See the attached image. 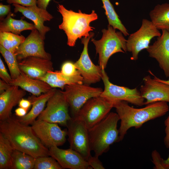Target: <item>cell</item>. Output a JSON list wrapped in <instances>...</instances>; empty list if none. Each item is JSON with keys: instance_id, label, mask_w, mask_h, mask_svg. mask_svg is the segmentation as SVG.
<instances>
[{"instance_id": "6da1fadb", "label": "cell", "mask_w": 169, "mask_h": 169, "mask_svg": "<svg viewBox=\"0 0 169 169\" xmlns=\"http://www.w3.org/2000/svg\"><path fill=\"white\" fill-rule=\"evenodd\" d=\"M0 131L9 141L14 149L35 158L49 156V149L36 136L31 126L20 123L12 117L0 121Z\"/></svg>"}, {"instance_id": "7a4b0ae2", "label": "cell", "mask_w": 169, "mask_h": 169, "mask_svg": "<svg viewBox=\"0 0 169 169\" xmlns=\"http://www.w3.org/2000/svg\"><path fill=\"white\" fill-rule=\"evenodd\" d=\"M113 107L120 120L119 129L120 141L130 128H140L146 122L164 115L169 110L167 102L164 101L151 103L138 109L131 107L125 101H117L114 102Z\"/></svg>"}, {"instance_id": "3957f363", "label": "cell", "mask_w": 169, "mask_h": 169, "mask_svg": "<svg viewBox=\"0 0 169 169\" xmlns=\"http://www.w3.org/2000/svg\"><path fill=\"white\" fill-rule=\"evenodd\" d=\"M57 8L62 17V22L59 28L66 34L67 44L69 46H74L78 38L89 37L90 32L95 29L90 25L91 22L98 18L94 10H92L90 14H86L83 13L80 10L78 12L68 10L60 4H58Z\"/></svg>"}, {"instance_id": "277c9868", "label": "cell", "mask_w": 169, "mask_h": 169, "mask_svg": "<svg viewBox=\"0 0 169 169\" xmlns=\"http://www.w3.org/2000/svg\"><path fill=\"white\" fill-rule=\"evenodd\" d=\"M116 113H109L98 124L88 129L90 148L99 157L107 152L110 146L120 141L117 123L120 120Z\"/></svg>"}, {"instance_id": "5b68a950", "label": "cell", "mask_w": 169, "mask_h": 169, "mask_svg": "<svg viewBox=\"0 0 169 169\" xmlns=\"http://www.w3.org/2000/svg\"><path fill=\"white\" fill-rule=\"evenodd\" d=\"M102 38L99 40L91 38L95 45L96 54L99 55L98 63L102 69L106 68L108 61L113 54L118 52H126V41L120 31L108 25L107 28L102 30Z\"/></svg>"}, {"instance_id": "8992f818", "label": "cell", "mask_w": 169, "mask_h": 169, "mask_svg": "<svg viewBox=\"0 0 169 169\" xmlns=\"http://www.w3.org/2000/svg\"><path fill=\"white\" fill-rule=\"evenodd\" d=\"M114 104L100 96L92 98L85 103L74 118L81 121L89 129L106 116Z\"/></svg>"}, {"instance_id": "52a82bcc", "label": "cell", "mask_w": 169, "mask_h": 169, "mask_svg": "<svg viewBox=\"0 0 169 169\" xmlns=\"http://www.w3.org/2000/svg\"><path fill=\"white\" fill-rule=\"evenodd\" d=\"M69 104L63 91L56 90L48 100L46 108L36 120L57 123L67 127L72 118L69 112Z\"/></svg>"}, {"instance_id": "ba28073f", "label": "cell", "mask_w": 169, "mask_h": 169, "mask_svg": "<svg viewBox=\"0 0 169 169\" xmlns=\"http://www.w3.org/2000/svg\"><path fill=\"white\" fill-rule=\"evenodd\" d=\"M63 92L70 108L72 117L76 116L79 111L90 99L100 96L103 90L85 84L75 83L65 86Z\"/></svg>"}, {"instance_id": "9c48e42d", "label": "cell", "mask_w": 169, "mask_h": 169, "mask_svg": "<svg viewBox=\"0 0 169 169\" xmlns=\"http://www.w3.org/2000/svg\"><path fill=\"white\" fill-rule=\"evenodd\" d=\"M105 69H102L101 77L104 89L100 96L114 102L124 101L136 106L144 105V99L136 88L131 89L112 84Z\"/></svg>"}, {"instance_id": "30bf717a", "label": "cell", "mask_w": 169, "mask_h": 169, "mask_svg": "<svg viewBox=\"0 0 169 169\" xmlns=\"http://www.w3.org/2000/svg\"><path fill=\"white\" fill-rule=\"evenodd\" d=\"M161 35L159 30L151 21L146 19H143L140 28L131 34L126 41L127 51L131 53V59H138L139 52L148 48L151 39Z\"/></svg>"}, {"instance_id": "8fae6325", "label": "cell", "mask_w": 169, "mask_h": 169, "mask_svg": "<svg viewBox=\"0 0 169 169\" xmlns=\"http://www.w3.org/2000/svg\"><path fill=\"white\" fill-rule=\"evenodd\" d=\"M67 127L70 148L87 161L91 156L88 129L81 121L72 117L68 121Z\"/></svg>"}, {"instance_id": "7c38bea8", "label": "cell", "mask_w": 169, "mask_h": 169, "mask_svg": "<svg viewBox=\"0 0 169 169\" xmlns=\"http://www.w3.org/2000/svg\"><path fill=\"white\" fill-rule=\"evenodd\" d=\"M31 126L36 136L48 149L61 146L66 141L67 131L62 130L58 124L36 120Z\"/></svg>"}, {"instance_id": "4fadbf2b", "label": "cell", "mask_w": 169, "mask_h": 169, "mask_svg": "<svg viewBox=\"0 0 169 169\" xmlns=\"http://www.w3.org/2000/svg\"><path fill=\"white\" fill-rule=\"evenodd\" d=\"M94 35V33L90 32L89 37L82 38L83 49L79 58L74 63L76 69L83 78V83L89 85L100 81L102 76V69L99 65H95L93 63L88 53V43Z\"/></svg>"}, {"instance_id": "5bb4252c", "label": "cell", "mask_w": 169, "mask_h": 169, "mask_svg": "<svg viewBox=\"0 0 169 169\" xmlns=\"http://www.w3.org/2000/svg\"><path fill=\"white\" fill-rule=\"evenodd\" d=\"M44 40L36 29L32 30L14 53L18 62L30 56L37 57L51 60V54L45 50Z\"/></svg>"}, {"instance_id": "9a60e30c", "label": "cell", "mask_w": 169, "mask_h": 169, "mask_svg": "<svg viewBox=\"0 0 169 169\" xmlns=\"http://www.w3.org/2000/svg\"><path fill=\"white\" fill-rule=\"evenodd\" d=\"M140 89L142 97L146 100L144 105L159 101L169 103V85L152 79L149 75L143 79Z\"/></svg>"}, {"instance_id": "2e32d148", "label": "cell", "mask_w": 169, "mask_h": 169, "mask_svg": "<svg viewBox=\"0 0 169 169\" xmlns=\"http://www.w3.org/2000/svg\"><path fill=\"white\" fill-rule=\"evenodd\" d=\"M49 156L55 159L63 169H91L92 168L79 153L70 148L63 149L54 146L49 149Z\"/></svg>"}, {"instance_id": "e0dca14e", "label": "cell", "mask_w": 169, "mask_h": 169, "mask_svg": "<svg viewBox=\"0 0 169 169\" xmlns=\"http://www.w3.org/2000/svg\"><path fill=\"white\" fill-rule=\"evenodd\" d=\"M162 34L146 49L150 57L155 59L166 77H169V32L162 30Z\"/></svg>"}, {"instance_id": "ac0fdd59", "label": "cell", "mask_w": 169, "mask_h": 169, "mask_svg": "<svg viewBox=\"0 0 169 169\" xmlns=\"http://www.w3.org/2000/svg\"><path fill=\"white\" fill-rule=\"evenodd\" d=\"M14 12H19L25 17L32 20L36 28L39 32L43 38L45 39V34L50 30L49 27L44 24L45 21H49L53 16L46 10L39 8L37 6L26 7L17 4H13Z\"/></svg>"}, {"instance_id": "d6986e66", "label": "cell", "mask_w": 169, "mask_h": 169, "mask_svg": "<svg viewBox=\"0 0 169 169\" xmlns=\"http://www.w3.org/2000/svg\"><path fill=\"white\" fill-rule=\"evenodd\" d=\"M20 70L29 77L39 79L50 70L53 71L51 60L35 56L27 57L18 62Z\"/></svg>"}, {"instance_id": "ffe728a7", "label": "cell", "mask_w": 169, "mask_h": 169, "mask_svg": "<svg viewBox=\"0 0 169 169\" xmlns=\"http://www.w3.org/2000/svg\"><path fill=\"white\" fill-rule=\"evenodd\" d=\"M26 94V91L19 89L18 86L11 85L0 94V121L5 120L11 116L13 107L18 104Z\"/></svg>"}, {"instance_id": "44dd1931", "label": "cell", "mask_w": 169, "mask_h": 169, "mask_svg": "<svg viewBox=\"0 0 169 169\" xmlns=\"http://www.w3.org/2000/svg\"><path fill=\"white\" fill-rule=\"evenodd\" d=\"M56 90L55 88H53L47 92L38 96L32 95L28 97V99L31 102L32 108L24 116L17 118L18 120L25 125H31L44 110L48 100Z\"/></svg>"}, {"instance_id": "7402d4cb", "label": "cell", "mask_w": 169, "mask_h": 169, "mask_svg": "<svg viewBox=\"0 0 169 169\" xmlns=\"http://www.w3.org/2000/svg\"><path fill=\"white\" fill-rule=\"evenodd\" d=\"M10 84L20 87L36 96L47 92L53 88L45 81L32 78L22 71L20 75L13 80Z\"/></svg>"}, {"instance_id": "603a6c76", "label": "cell", "mask_w": 169, "mask_h": 169, "mask_svg": "<svg viewBox=\"0 0 169 169\" xmlns=\"http://www.w3.org/2000/svg\"><path fill=\"white\" fill-rule=\"evenodd\" d=\"M39 79L45 81L52 88H59L62 90L67 85L83 83V78L79 72L74 75L68 76L62 74L60 71L50 70Z\"/></svg>"}, {"instance_id": "cb8c5ba5", "label": "cell", "mask_w": 169, "mask_h": 169, "mask_svg": "<svg viewBox=\"0 0 169 169\" xmlns=\"http://www.w3.org/2000/svg\"><path fill=\"white\" fill-rule=\"evenodd\" d=\"M13 13L10 12L0 23V32H9L17 35L25 30L36 29L34 24L28 23L23 19L20 20L13 18Z\"/></svg>"}, {"instance_id": "d4e9b609", "label": "cell", "mask_w": 169, "mask_h": 169, "mask_svg": "<svg viewBox=\"0 0 169 169\" xmlns=\"http://www.w3.org/2000/svg\"><path fill=\"white\" fill-rule=\"evenodd\" d=\"M151 21L159 30L169 32V3L158 4L149 13Z\"/></svg>"}, {"instance_id": "484cf974", "label": "cell", "mask_w": 169, "mask_h": 169, "mask_svg": "<svg viewBox=\"0 0 169 169\" xmlns=\"http://www.w3.org/2000/svg\"><path fill=\"white\" fill-rule=\"evenodd\" d=\"M14 150L8 139L0 133V169H11Z\"/></svg>"}, {"instance_id": "4316f807", "label": "cell", "mask_w": 169, "mask_h": 169, "mask_svg": "<svg viewBox=\"0 0 169 169\" xmlns=\"http://www.w3.org/2000/svg\"><path fill=\"white\" fill-rule=\"evenodd\" d=\"M101 0L103 4L102 7L105 10L109 25L115 29L119 30L124 36L129 35L128 30L122 23L110 0Z\"/></svg>"}, {"instance_id": "83f0119b", "label": "cell", "mask_w": 169, "mask_h": 169, "mask_svg": "<svg viewBox=\"0 0 169 169\" xmlns=\"http://www.w3.org/2000/svg\"><path fill=\"white\" fill-rule=\"evenodd\" d=\"M35 159L30 155L15 149L12 155L11 169H34Z\"/></svg>"}, {"instance_id": "f1b7e54d", "label": "cell", "mask_w": 169, "mask_h": 169, "mask_svg": "<svg viewBox=\"0 0 169 169\" xmlns=\"http://www.w3.org/2000/svg\"><path fill=\"white\" fill-rule=\"evenodd\" d=\"M25 39V37L21 35L9 32H0V45L14 54Z\"/></svg>"}, {"instance_id": "f546056e", "label": "cell", "mask_w": 169, "mask_h": 169, "mask_svg": "<svg viewBox=\"0 0 169 169\" xmlns=\"http://www.w3.org/2000/svg\"><path fill=\"white\" fill-rule=\"evenodd\" d=\"M0 52L7 64L13 80L15 79L20 75L21 72L16 56L1 45H0Z\"/></svg>"}, {"instance_id": "4dcf8cb0", "label": "cell", "mask_w": 169, "mask_h": 169, "mask_svg": "<svg viewBox=\"0 0 169 169\" xmlns=\"http://www.w3.org/2000/svg\"><path fill=\"white\" fill-rule=\"evenodd\" d=\"M63 168L53 157L40 156L36 158L34 169H62Z\"/></svg>"}, {"instance_id": "1f68e13d", "label": "cell", "mask_w": 169, "mask_h": 169, "mask_svg": "<svg viewBox=\"0 0 169 169\" xmlns=\"http://www.w3.org/2000/svg\"><path fill=\"white\" fill-rule=\"evenodd\" d=\"M61 69L60 71L62 74L68 76L74 75L79 72L74 63L70 61L64 62L62 65Z\"/></svg>"}, {"instance_id": "d6a6232c", "label": "cell", "mask_w": 169, "mask_h": 169, "mask_svg": "<svg viewBox=\"0 0 169 169\" xmlns=\"http://www.w3.org/2000/svg\"><path fill=\"white\" fill-rule=\"evenodd\" d=\"M152 162L154 165L155 169H165L163 165V159L160 154L156 150L153 151L151 153Z\"/></svg>"}, {"instance_id": "836d02e7", "label": "cell", "mask_w": 169, "mask_h": 169, "mask_svg": "<svg viewBox=\"0 0 169 169\" xmlns=\"http://www.w3.org/2000/svg\"><path fill=\"white\" fill-rule=\"evenodd\" d=\"M0 77L1 79L6 83L10 84L13 80L8 73L3 60L0 58Z\"/></svg>"}, {"instance_id": "e575fe53", "label": "cell", "mask_w": 169, "mask_h": 169, "mask_svg": "<svg viewBox=\"0 0 169 169\" xmlns=\"http://www.w3.org/2000/svg\"><path fill=\"white\" fill-rule=\"evenodd\" d=\"M98 157H99L95 155L94 156H91L87 160L88 164L92 169H105L102 162L99 159Z\"/></svg>"}, {"instance_id": "d590c367", "label": "cell", "mask_w": 169, "mask_h": 169, "mask_svg": "<svg viewBox=\"0 0 169 169\" xmlns=\"http://www.w3.org/2000/svg\"><path fill=\"white\" fill-rule=\"evenodd\" d=\"M37 0H7L9 4H17L26 7L37 6Z\"/></svg>"}, {"instance_id": "8d00e7d4", "label": "cell", "mask_w": 169, "mask_h": 169, "mask_svg": "<svg viewBox=\"0 0 169 169\" xmlns=\"http://www.w3.org/2000/svg\"><path fill=\"white\" fill-rule=\"evenodd\" d=\"M11 6L10 4L4 5L2 3L0 4V18L1 21L3 20L4 17L8 15L10 12Z\"/></svg>"}, {"instance_id": "74e56055", "label": "cell", "mask_w": 169, "mask_h": 169, "mask_svg": "<svg viewBox=\"0 0 169 169\" xmlns=\"http://www.w3.org/2000/svg\"><path fill=\"white\" fill-rule=\"evenodd\" d=\"M164 124L166 135L164 139V142L166 147L169 148V115L165 120Z\"/></svg>"}, {"instance_id": "f35d334b", "label": "cell", "mask_w": 169, "mask_h": 169, "mask_svg": "<svg viewBox=\"0 0 169 169\" xmlns=\"http://www.w3.org/2000/svg\"><path fill=\"white\" fill-rule=\"evenodd\" d=\"M19 107L23 108L28 110L31 105V102L28 99H22L18 103Z\"/></svg>"}, {"instance_id": "ab89813d", "label": "cell", "mask_w": 169, "mask_h": 169, "mask_svg": "<svg viewBox=\"0 0 169 169\" xmlns=\"http://www.w3.org/2000/svg\"><path fill=\"white\" fill-rule=\"evenodd\" d=\"M51 0H37V5L39 8L46 10Z\"/></svg>"}, {"instance_id": "60d3db41", "label": "cell", "mask_w": 169, "mask_h": 169, "mask_svg": "<svg viewBox=\"0 0 169 169\" xmlns=\"http://www.w3.org/2000/svg\"><path fill=\"white\" fill-rule=\"evenodd\" d=\"M27 111L25 109L19 107L15 110V114L18 117H23L26 115L27 113Z\"/></svg>"}, {"instance_id": "b9f144b4", "label": "cell", "mask_w": 169, "mask_h": 169, "mask_svg": "<svg viewBox=\"0 0 169 169\" xmlns=\"http://www.w3.org/2000/svg\"><path fill=\"white\" fill-rule=\"evenodd\" d=\"M11 85L10 84H8L5 81H3L2 79L0 80V94L3 93L8 89Z\"/></svg>"}, {"instance_id": "7bdbcfd3", "label": "cell", "mask_w": 169, "mask_h": 169, "mask_svg": "<svg viewBox=\"0 0 169 169\" xmlns=\"http://www.w3.org/2000/svg\"><path fill=\"white\" fill-rule=\"evenodd\" d=\"M149 72L152 75H153V76H154V77H153V79H154L157 80H158V81H160V82H162V83H165V84H167L169 85V79H168L167 80H163V79H161L157 77L154 75V74H152V73L151 71H150V70H149Z\"/></svg>"}, {"instance_id": "ee69618b", "label": "cell", "mask_w": 169, "mask_h": 169, "mask_svg": "<svg viewBox=\"0 0 169 169\" xmlns=\"http://www.w3.org/2000/svg\"><path fill=\"white\" fill-rule=\"evenodd\" d=\"M163 165L165 169H169V155L166 159L163 160Z\"/></svg>"}, {"instance_id": "f6af8a7d", "label": "cell", "mask_w": 169, "mask_h": 169, "mask_svg": "<svg viewBox=\"0 0 169 169\" xmlns=\"http://www.w3.org/2000/svg\"></svg>"}]
</instances>
